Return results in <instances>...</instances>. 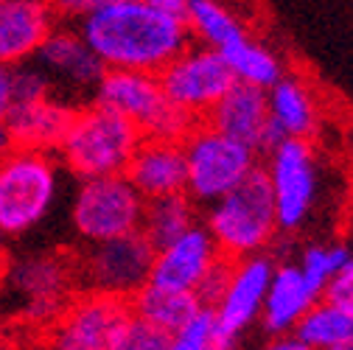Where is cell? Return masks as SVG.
I'll list each match as a JSON object with an SVG mask.
<instances>
[{
  "label": "cell",
  "mask_w": 353,
  "mask_h": 350,
  "mask_svg": "<svg viewBox=\"0 0 353 350\" xmlns=\"http://www.w3.org/2000/svg\"><path fill=\"white\" fill-rule=\"evenodd\" d=\"M129 314V302L79 291L65 311L42 331V350H107L115 328Z\"/></svg>",
  "instance_id": "obj_13"
},
{
  "label": "cell",
  "mask_w": 353,
  "mask_h": 350,
  "mask_svg": "<svg viewBox=\"0 0 353 350\" xmlns=\"http://www.w3.org/2000/svg\"><path fill=\"white\" fill-rule=\"evenodd\" d=\"M152 264L154 247L141 233L101 244H84L81 252H73L79 291L101 294L123 302H129L149 283Z\"/></svg>",
  "instance_id": "obj_7"
},
{
  "label": "cell",
  "mask_w": 353,
  "mask_h": 350,
  "mask_svg": "<svg viewBox=\"0 0 353 350\" xmlns=\"http://www.w3.org/2000/svg\"><path fill=\"white\" fill-rule=\"evenodd\" d=\"M73 112H76L73 107H68L57 99H42V101H31V104H12L3 123L9 129L14 149L54 154L68 132Z\"/></svg>",
  "instance_id": "obj_19"
},
{
  "label": "cell",
  "mask_w": 353,
  "mask_h": 350,
  "mask_svg": "<svg viewBox=\"0 0 353 350\" xmlns=\"http://www.w3.org/2000/svg\"><path fill=\"white\" fill-rule=\"evenodd\" d=\"M272 272H275V264L267 255H252V258L236 260L230 283L213 309L216 350H236L241 331L263 309V297H267Z\"/></svg>",
  "instance_id": "obj_14"
},
{
  "label": "cell",
  "mask_w": 353,
  "mask_h": 350,
  "mask_svg": "<svg viewBox=\"0 0 353 350\" xmlns=\"http://www.w3.org/2000/svg\"><path fill=\"white\" fill-rule=\"evenodd\" d=\"M59 20L81 37L104 70L157 76L188 45V25L168 17L154 0H90L57 3Z\"/></svg>",
  "instance_id": "obj_1"
},
{
  "label": "cell",
  "mask_w": 353,
  "mask_h": 350,
  "mask_svg": "<svg viewBox=\"0 0 353 350\" xmlns=\"http://www.w3.org/2000/svg\"><path fill=\"white\" fill-rule=\"evenodd\" d=\"M157 81L163 87L165 101L188 121L199 123L230 90L236 79L222 54L191 42L171 65L157 73Z\"/></svg>",
  "instance_id": "obj_10"
},
{
  "label": "cell",
  "mask_w": 353,
  "mask_h": 350,
  "mask_svg": "<svg viewBox=\"0 0 353 350\" xmlns=\"http://www.w3.org/2000/svg\"><path fill=\"white\" fill-rule=\"evenodd\" d=\"M350 255L345 247H308L303 252V260H300V275L305 280V286L312 289L317 297H323L325 286L336 278V272L347 264Z\"/></svg>",
  "instance_id": "obj_27"
},
{
  "label": "cell",
  "mask_w": 353,
  "mask_h": 350,
  "mask_svg": "<svg viewBox=\"0 0 353 350\" xmlns=\"http://www.w3.org/2000/svg\"><path fill=\"white\" fill-rule=\"evenodd\" d=\"M171 336L149 322H143L135 314H126L121 320V325L115 328L107 350H168Z\"/></svg>",
  "instance_id": "obj_28"
},
{
  "label": "cell",
  "mask_w": 353,
  "mask_h": 350,
  "mask_svg": "<svg viewBox=\"0 0 353 350\" xmlns=\"http://www.w3.org/2000/svg\"><path fill=\"white\" fill-rule=\"evenodd\" d=\"M331 350H353V339L345 342V344H336V347H331Z\"/></svg>",
  "instance_id": "obj_37"
},
{
  "label": "cell",
  "mask_w": 353,
  "mask_h": 350,
  "mask_svg": "<svg viewBox=\"0 0 353 350\" xmlns=\"http://www.w3.org/2000/svg\"><path fill=\"white\" fill-rule=\"evenodd\" d=\"M42 99H54L51 96V84L34 62L12 68V104H31Z\"/></svg>",
  "instance_id": "obj_30"
},
{
  "label": "cell",
  "mask_w": 353,
  "mask_h": 350,
  "mask_svg": "<svg viewBox=\"0 0 353 350\" xmlns=\"http://www.w3.org/2000/svg\"><path fill=\"white\" fill-rule=\"evenodd\" d=\"M222 258L205 227H191L185 236L154 252L149 283L171 291H196L210 267Z\"/></svg>",
  "instance_id": "obj_16"
},
{
  "label": "cell",
  "mask_w": 353,
  "mask_h": 350,
  "mask_svg": "<svg viewBox=\"0 0 353 350\" xmlns=\"http://www.w3.org/2000/svg\"><path fill=\"white\" fill-rule=\"evenodd\" d=\"M123 177L143 196V202L185 194L188 168H185L183 143L180 141L143 138L135 157L129 160V168H126Z\"/></svg>",
  "instance_id": "obj_17"
},
{
  "label": "cell",
  "mask_w": 353,
  "mask_h": 350,
  "mask_svg": "<svg viewBox=\"0 0 353 350\" xmlns=\"http://www.w3.org/2000/svg\"><path fill=\"white\" fill-rule=\"evenodd\" d=\"M261 350H308V347H305L300 339H294V336L289 333V336H275L270 344H263Z\"/></svg>",
  "instance_id": "obj_34"
},
{
  "label": "cell",
  "mask_w": 353,
  "mask_h": 350,
  "mask_svg": "<svg viewBox=\"0 0 353 350\" xmlns=\"http://www.w3.org/2000/svg\"><path fill=\"white\" fill-rule=\"evenodd\" d=\"M141 141V129L126 118L99 104H84L73 112L57 154L79 180L123 177Z\"/></svg>",
  "instance_id": "obj_3"
},
{
  "label": "cell",
  "mask_w": 353,
  "mask_h": 350,
  "mask_svg": "<svg viewBox=\"0 0 353 350\" xmlns=\"http://www.w3.org/2000/svg\"><path fill=\"white\" fill-rule=\"evenodd\" d=\"M3 350H42V344H34L28 339H9L6 336V347Z\"/></svg>",
  "instance_id": "obj_35"
},
{
  "label": "cell",
  "mask_w": 353,
  "mask_h": 350,
  "mask_svg": "<svg viewBox=\"0 0 353 350\" xmlns=\"http://www.w3.org/2000/svg\"><path fill=\"white\" fill-rule=\"evenodd\" d=\"M59 196L57 154L12 149L0 160V238H20L48 218Z\"/></svg>",
  "instance_id": "obj_5"
},
{
  "label": "cell",
  "mask_w": 353,
  "mask_h": 350,
  "mask_svg": "<svg viewBox=\"0 0 353 350\" xmlns=\"http://www.w3.org/2000/svg\"><path fill=\"white\" fill-rule=\"evenodd\" d=\"M34 65L46 73L51 84V96L73 110L93 104L96 87L104 79V65L84 45L81 37L70 25H57L46 45L34 56Z\"/></svg>",
  "instance_id": "obj_11"
},
{
  "label": "cell",
  "mask_w": 353,
  "mask_h": 350,
  "mask_svg": "<svg viewBox=\"0 0 353 350\" xmlns=\"http://www.w3.org/2000/svg\"><path fill=\"white\" fill-rule=\"evenodd\" d=\"M93 104L126 118L132 126L141 129L143 138L183 143L185 135L196 126L165 101L163 87L152 73L107 70L96 87Z\"/></svg>",
  "instance_id": "obj_6"
},
{
  "label": "cell",
  "mask_w": 353,
  "mask_h": 350,
  "mask_svg": "<svg viewBox=\"0 0 353 350\" xmlns=\"http://www.w3.org/2000/svg\"><path fill=\"white\" fill-rule=\"evenodd\" d=\"M320 300L331 302L334 309L345 311V314L353 320V258H350L347 264L336 272V278L325 286V291H323V297H320Z\"/></svg>",
  "instance_id": "obj_32"
},
{
  "label": "cell",
  "mask_w": 353,
  "mask_h": 350,
  "mask_svg": "<svg viewBox=\"0 0 353 350\" xmlns=\"http://www.w3.org/2000/svg\"><path fill=\"white\" fill-rule=\"evenodd\" d=\"M129 311L171 336L202 311V302L194 291H171V289L146 283L129 300Z\"/></svg>",
  "instance_id": "obj_22"
},
{
  "label": "cell",
  "mask_w": 353,
  "mask_h": 350,
  "mask_svg": "<svg viewBox=\"0 0 353 350\" xmlns=\"http://www.w3.org/2000/svg\"><path fill=\"white\" fill-rule=\"evenodd\" d=\"M57 25L59 14L54 3L0 0V65L12 70L34 62Z\"/></svg>",
  "instance_id": "obj_15"
},
{
  "label": "cell",
  "mask_w": 353,
  "mask_h": 350,
  "mask_svg": "<svg viewBox=\"0 0 353 350\" xmlns=\"http://www.w3.org/2000/svg\"><path fill=\"white\" fill-rule=\"evenodd\" d=\"M188 34L210 51H225L236 39L247 37L244 23L213 0H188Z\"/></svg>",
  "instance_id": "obj_24"
},
{
  "label": "cell",
  "mask_w": 353,
  "mask_h": 350,
  "mask_svg": "<svg viewBox=\"0 0 353 350\" xmlns=\"http://www.w3.org/2000/svg\"><path fill=\"white\" fill-rule=\"evenodd\" d=\"M191 227H196V205L185 194L149 199L143 205L141 236L154 247V252L185 236Z\"/></svg>",
  "instance_id": "obj_23"
},
{
  "label": "cell",
  "mask_w": 353,
  "mask_h": 350,
  "mask_svg": "<svg viewBox=\"0 0 353 350\" xmlns=\"http://www.w3.org/2000/svg\"><path fill=\"white\" fill-rule=\"evenodd\" d=\"M233 267H236V260H228V258H219L216 264L210 267V272L205 275V280L199 283V289L194 291L202 302V309L213 311L216 309V302L222 300L228 283H230V275H233Z\"/></svg>",
  "instance_id": "obj_31"
},
{
  "label": "cell",
  "mask_w": 353,
  "mask_h": 350,
  "mask_svg": "<svg viewBox=\"0 0 353 350\" xmlns=\"http://www.w3.org/2000/svg\"><path fill=\"white\" fill-rule=\"evenodd\" d=\"M79 294L73 252H34L6 264L0 275V314L46 331Z\"/></svg>",
  "instance_id": "obj_2"
},
{
  "label": "cell",
  "mask_w": 353,
  "mask_h": 350,
  "mask_svg": "<svg viewBox=\"0 0 353 350\" xmlns=\"http://www.w3.org/2000/svg\"><path fill=\"white\" fill-rule=\"evenodd\" d=\"M219 54H222V59L228 62L233 79L241 84H252V87H261V90H270V87H275L283 76L278 56L263 45H258V42H252L250 34L236 39L233 45H228Z\"/></svg>",
  "instance_id": "obj_25"
},
{
  "label": "cell",
  "mask_w": 353,
  "mask_h": 350,
  "mask_svg": "<svg viewBox=\"0 0 353 350\" xmlns=\"http://www.w3.org/2000/svg\"><path fill=\"white\" fill-rule=\"evenodd\" d=\"M12 107V70L0 65V121L6 118Z\"/></svg>",
  "instance_id": "obj_33"
},
{
  "label": "cell",
  "mask_w": 353,
  "mask_h": 350,
  "mask_svg": "<svg viewBox=\"0 0 353 350\" xmlns=\"http://www.w3.org/2000/svg\"><path fill=\"white\" fill-rule=\"evenodd\" d=\"M317 300L320 297L305 286L297 267H278L272 272L267 297H263V309H261L263 328L272 336H289Z\"/></svg>",
  "instance_id": "obj_20"
},
{
  "label": "cell",
  "mask_w": 353,
  "mask_h": 350,
  "mask_svg": "<svg viewBox=\"0 0 353 350\" xmlns=\"http://www.w3.org/2000/svg\"><path fill=\"white\" fill-rule=\"evenodd\" d=\"M270 121L286 135V141H308L317 132V101L312 87L297 76H281L267 90Z\"/></svg>",
  "instance_id": "obj_21"
},
{
  "label": "cell",
  "mask_w": 353,
  "mask_h": 350,
  "mask_svg": "<svg viewBox=\"0 0 353 350\" xmlns=\"http://www.w3.org/2000/svg\"><path fill=\"white\" fill-rule=\"evenodd\" d=\"M270 177V188L275 196L278 230H300L308 222V213L314 207L320 171L317 157L308 141H283L270 154V168H263Z\"/></svg>",
  "instance_id": "obj_12"
},
{
  "label": "cell",
  "mask_w": 353,
  "mask_h": 350,
  "mask_svg": "<svg viewBox=\"0 0 353 350\" xmlns=\"http://www.w3.org/2000/svg\"><path fill=\"white\" fill-rule=\"evenodd\" d=\"M12 149H14V146H12V138H9V129H6L3 121H0V160H3Z\"/></svg>",
  "instance_id": "obj_36"
},
{
  "label": "cell",
  "mask_w": 353,
  "mask_h": 350,
  "mask_svg": "<svg viewBox=\"0 0 353 350\" xmlns=\"http://www.w3.org/2000/svg\"><path fill=\"white\" fill-rule=\"evenodd\" d=\"M188 183L185 196L194 205H213L239 188L258 168V154L250 146H241L210 126L196 123L183 141Z\"/></svg>",
  "instance_id": "obj_8"
},
{
  "label": "cell",
  "mask_w": 353,
  "mask_h": 350,
  "mask_svg": "<svg viewBox=\"0 0 353 350\" xmlns=\"http://www.w3.org/2000/svg\"><path fill=\"white\" fill-rule=\"evenodd\" d=\"M143 205V196L126 177L81 180L70 207V225L84 244L123 238L141 233Z\"/></svg>",
  "instance_id": "obj_9"
},
{
  "label": "cell",
  "mask_w": 353,
  "mask_h": 350,
  "mask_svg": "<svg viewBox=\"0 0 353 350\" xmlns=\"http://www.w3.org/2000/svg\"><path fill=\"white\" fill-rule=\"evenodd\" d=\"M205 230L210 233L213 244L228 260H244L261 255V249L278 233L275 196L270 188L267 171L258 165L239 188L213 202L208 210Z\"/></svg>",
  "instance_id": "obj_4"
},
{
  "label": "cell",
  "mask_w": 353,
  "mask_h": 350,
  "mask_svg": "<svg viewBox=\"0 0 353 350\" xmlns=\"http://www.w3.org/2000/svg\"><path fill=\"white\" fill-rule=\"evenodd\" d=\"M270 121V107H267V90L252 84L233 81L230 90L219 99V104L205 115V126L213 132L225 135L241 146H250L258 154V141L263 135V126Z\"/></svg>",
  "instance_id": "obj_18"
},
{
  "label": "cell",
  "mask_w": 353,
  "mask_h": 350,
  "mask_svg": "<svg viewBox=\"0 0 353 350\" xmlns=\"http://www.w3.org/2000/svg\"><path fill=\"white\" fill-rule=\"evenodd\" d=\"M3 347H6V336H3V333H0V350H3Z\"/></svg>",
  "instance_id": "obj_38"
},
{
  "label": "cell",
  "mask_w": 353,
  "mask_h": 350,
  "mask_svg": "<svg viewBox=\"0 0 353 350\" xmlns=\"http://www.w3.org/2000/svg\"><path fill=\"white\" fill-rule=\"evenodd\" d=\"M168 350H216V322L213 311L202 309L185 328L171 333Z\"/></svg>",
  "instance_id": "obj_29"
},
{
  "label": "cell",
  "mask_w": 353,
  "mask_h": 350,
  "mask_svg": "<svg viewBox=\"0 0 353 350\" xmlns=\"http://www.w3.org/2000/svg\"><path fill=\"white\" fill-rule=\"evenodd\" d=\"M292 336L300 339L308 350H331L353 339V320L345 311L334 309L331 302L317 300L294 325Z\"/></svg>",
  "instance_id": "obj_26"
}]
</instances>
